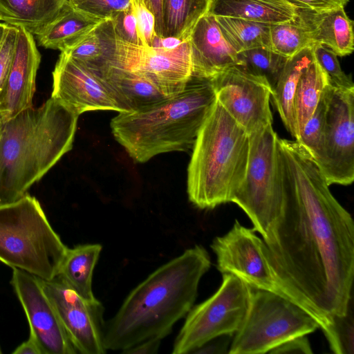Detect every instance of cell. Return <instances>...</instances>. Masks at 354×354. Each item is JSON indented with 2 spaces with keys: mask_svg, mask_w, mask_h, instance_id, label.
Segmentation results:
<instances>
[{
  "mask_svg": "<svg viewBox=\"0 0 354 354\" xmlns=\"http://www.w3.org/2000/svg\"><path fill=\"white\" fill-rule=\"evenodd\" d=\"M279 145L286 201L263 239L282 287L323 328L353 296L354 223L305 149L286 139Z\"/></svg>",
  "mask_w": 354,
  "mask_h": 354,
  "instance_id": "6da1fadb",
  "label": "cell"
},
{
  "mask_svg": "<svg viewBox=\"0 0 354 354\" xmlns=\"http://www.w3.org/2000/svg\"><path fill=\"white\" fill-rule=\"evenodd\" d=\"M210 266L207 251L197 245L151 273L105 324L106 351L123 352L146 339L168 335L194 306L200 281Z\"/></svg>",
  "mask_w": 354,
  "mask_h": 354,
  "instance_id": "7a4b0ae2",
  "label": "cell"
},
{
  "mask_svg": "<svg viewBox=\"0 0 354 354\" xmlns=\"http://www.w3.org/2000/svg\"><path fill=\"white\" fill-rule=\"evenodd\" d=\"M79 115L51 97L0 129V205L27 194L73 147Z\"/></svg>",
  "mask_w": 354,
  "mask_h": 354,
  "instance_id": "3957f363",
  "label": "cell"
},
{
  "mask_svg": "<svg viewBox=\"0 0 354 354\" xmlns=\"http://www.w3.org/2000/svg\"><path fill=\"white\" fill-rule=\"evenodd\" d=\"M216 100L209 80L192 77L180 93L136 111L119 112L112 133L135 161L192 149L201 127Z\"/></svg>",
  "mask_w": 354,
  "mask_h": 354,
  "instance_id": "277c9868",
  "label": "cell"
},
{
  "mask_svg": "<svg viewBox=\"0 0 354 354\" xmlns=\"http://www.w3.org/2000/svg\"><path fill=\"white\" fill-rule=\"evenodd\" d=\"M192 149L187 180L190 202L203 209L231 202L245 176L249 135L217 100Z\"/></svg>",
  "mask_w": 354,
  "mask_h": 354,
  "instance_id": "5b68a950",
  "label": "cell"
},
{
  "mask_svg": "<svg viewBox=\"0 0 354 354\" xmlns=\"http://www.w3.org/2000/svg\"><path fill=\"white\" fill-rule=\"evenodd\" d=\"M67 249L35 197L26 194L0 205L2 263L49 281L56 277Z\"/></svg>",
  "mask_w": 354,
  "mask_h": 354,
  "instance_id": "8992f818",
  "label": "cell"
},
{
  "mask_svg": "<svg viewBox=\"0 0 354 354\" xmlns=\"http://www.w3.org/2000/svg\"><path fill=\"white\" fill-rule=\"evenodd\" d=\"M248 135L250 149L245 176L231 202L245 212L252 229L263 239L284 207L285 168L279 138L272 124Z\"/></svg>",
  "mask_w": 354,
  "mask_h": 354,
  "instance_id": "52a82bcc",
  "label": "cell"
},
{
  "mask_svg": "<svg viewBox=\"0 0 354 354\" xmlns=\"http://www.w3.org/2000/svg\"><path fill=\"white\" fill-rule=\"evenodd\" d=\"M319 323L294 301L252 288L246 317L233 335L228 353L263 354L297 336L313 333Z\"/></svg>",
  "mask_w": 354,
  "mask_h": 354,
  "instance_id": "ba28073f",
  "label": "cell"
},
{
  "mask_svg": "<svg viewBox=\"0 0 354 354\" xmlns=\"http://www.w3.org/2000/svg\"><path fill=\"white\" fill-rule=\"evenodd\" d=\"M252 288L236 276L223 274L221 285L185 316L172 349L174 354L193 353L209 340L223 335H234L248 312Z\"/></svg>",
  "mask_w": 354,
  "mask_h": 354,
  "instance_id": "9c48e42d",
  "label": "cell"
},
{
  "mask_svg": "<svg viewBox=\"0 0 354 354\" xmlns=\"http://www.w3.org/2000/svg\"><path fill=\"white\" fill-rule=\"evenodd\" d=\"M326 124L321 156L315 162L328 185L354 180V88L327 84Z\"/></svg>",
  "mask_w": 354,
  "mask_h": 354,
  "instance_id": "30bf717a",
  "label": "cell"
},
{
  "mask_svg": "<svg viewBox=\"0 0 354 354\" xmlns=\"http://www.w3.org/2000/svg\"><path fill=\"white\" fill-rule=\"evenodd\" d=\"M211 248L222 274H234L252 288L270 291L294 301L275 275L263 239L253 229L235 221L228 232L213 240Z\"/></svg>",
  "mask_w": 354,
  "mask_h": 354,
  "instance_id": "8fae6325",
  "label": "cell"
},
{
  "mask_svg": "<svg viewBox=\"0 0 354 354\" xmlns=\"http://www.w3.org/2000/svg\"><path fill=\"white\" fill-rule=\"evenodd\" d=\"M209 80L216 100L248 134L272 124V88L264 77L234 65Z\"/></svg>",
  "mask_w": 354,
  "mask_h": 354,
  "instance_id": "7c38bea8",
  "label": "cell"
},
{
  "mask_svg": "<svg viewBox=\"0 0 354 354\" xmlns=\"http://www.w3.org/2000/svg\"><path fill=\"white\" fill-rule=\"evenodd\" d=\"M41 281L77 353H105L102 304L83 298L57 277Z\"/></svg>",
  "mask_w": 354,
  "mask_h": 354,
  "instance_id": "4fadbf2b",
  "label": "cell"
},
{
  "mask_svg": "<svg viewBox=\"0 0 354 354\" xmlns=\"http://www.w3.org/2000/svg\"><path fill=\"white\" fill-rule=\"evenodd\" d=\"M12 269L10 283L25 312L30 333L38 342L43 353H77L44 290L41 279L24 270Z\"/></svg>",
  "mask_w": 354,
  "mask_h": 354,
  "instance_id": "5bb4252c",
  "label": "cell"
},
{
  "mask_svg": "<svg viewBox=\"0 0 354 354\" xmlns=\"http://www.w3.org/2000/svg\"><path fill=\"white\" fill-rule=\"evenodd\" d=\"M51 97L80 115L96 110L120 112L100 80L86 67L64 53L53 71Z\"/></svg>",
  "mask_w": 354,
  "mask_h": 354,
  "instance_id": "9a60e30c",
  "label": "cell"
},
{
  "mask_svg": "<svg viewBox=\"0 0 354 354\" xmlns=\"http://www.w3.org/2000/svg\"><path fill=\"white\" fill-rule=\"evenodd\" d=\"M139 46L129 71L138 73L167 97L182 92L192 75L189 40L166 49Z\"/></svg>",
  "mask_w": 354,
  "mask_h": 354,
  "instance_id": "2e32d148",
  "label": "cell"
},
{
  "mask_svg": "<svg viewBox=\"0 0 354 354\" xmlns=\"http://www.w3.org/2000/svg\"><path fill=\"white\" fill-rule=\"evenodd\" d=\"M12 62L0 95V111L5 121L32 107L35 80L41 55L30 32L17 27Z\"/></svg>",
  "mask_w": 354,
  "mask_h": 354,
  "instance_id": "e0dca14e",
  "label": "cell"
},
{
  "mask_svg": "<svg viewBox=\"0 0 354 354\" xmlns=\"http://www.w3.org/2000/svg\"><path fill=\"white\" fill-rule=\"evenodd\" d=\"M192 77L211 80L227 68L241 65L238 53L223 37L215 17L207 13L189 37Z\"/></svg>",
  "mask_w": 354,
  "mask_h": 354,
  "instance_id": "ac0fdd59",
  "label": "cell"
},
{
  "mask_svg": "<svg viewBox=\"0 0 354 354\" xmlns=\"http://www.w3.org/2000/svg\"><path fill=\"white\" fill-rule=\"evenodd\" d=\"M95 75L115 100L120 112L136 111L169 97L142 75L127 69L107 65Z\"/></svg>",
  "mask_w": 354,
  "mask_h": 354,
  "instance_id": "d6986e66",
  "label": "cell"
},
{
  "mask_svg": "<svg viewBox=\"0 0 354 354\" xmlns=\"http://www.w3.org/2000/svg\"><path fill=\"white\" fill-rule=\"evenodd\" d=\"M297 16L315 44L324 45L340 57L353 51V21L344 6L324 10L297 8Z\"/></svg>",
  "mask_w": 354,
  "mask_h": 354,
  "instance_id": "ffe728a7",
  "label": "cell"
},
{
  "mask_svg": "<svg viewBox=\"0 0 354 354\" xmlns=\"http://www.w3.org/2000/svg\"><path fill=\"white\" fill-rule=\"evenodd\" d=\"M104 21L77 10L67 3L35 36L40 46L63 52L77 44Z\"/></svg>",
  "mask_w": 354,
  "mask_h": 354,
  "instance_id": "44dd1931",
  "label": "cell"
},
{
  "mask_svg": "<svg viewBox=\"0 0 354 354\" xmlns=\"http://www.w3.org/2000/svg\"><path fill=\"white\" fill-rule=\"evenodd\" d=\"M208 13L273 24L295 19L297 8L288 3L270 0H211Z\"/></svg>",
  "mask_w": 354,
  "mask_h": 354,
  "instance_id": "7402d4cb",
  "label": "cell"
},
{
  "mask_svg": "<svg viewBox=\"0 0 354 354\" xmlns=\"http://www.w3.org/2000/svg\"><path fill=\"white\" fill-rule=\"evenodd\" d=\"M312 48H306L288 58L271 95L283 125L295 140L298 138V132L294 113V95L302 72L314 59Z\"/></svg>",
  "mask_w": 354,
  "mask_h": 354,
  "instance_id": "603a6c76",
  "label": "cell"
},
{
  "mask_svg": "<svg viewBox=\"0 0 354 354\" xmlns=\"http://www.w3.org/2000/svg\"><path fill=\"white\" fill-rule=\"evenodd\" d=\"M102 249V245L97 243L68 248L56 277L83 298L97 300L92 289V279Z\"/></svg>",
  "mask_w": 354,
  "mask_h": 354,
  "instance_id": "cb8c5ba5",
  "label": "cell"
},
{
  "mask_svg": "<svg viewBox=\"0 0 354 354\" xmlns=\"http://www.w3.org/2000/svg\"><path fill=\"white\" fill-rule=\"evenodd\" d=\"M67 3L68 0H0L1 21L36 35Z\"/></svg>",
  "mask_w": 354,
  "mask_h": 354,
  "instance_id": "d4e9b609",
  "label": "cell"
},
{
  "mask_svg": "<svg viewBox=\"0 0 354 354\" xmlns=\"http://www.w3.org/2000/svg\"><path fill=\"white\" fill-rule=\"evenodd\" d=\"M115 37L111 20H105L77 44L62 53L95 75L112 62Z\"/></svg>",
  "mask_w": 354,
  "mask_h": 354,
  "instance_id": "484cf974",
  "label": "cell"
},
{
  "mask_svg": "<svg viewBox=\"0 0 354 354\" xmlns=\"http://www.w3.org/2000/svg\"><path fill=\"white\" fill-rule=\"evenodd\" d=\"M211 0H162L161 37L189 40L199 19L208 13ZM160 37V38H161Z\"/></svg>",
  "mask_w": 354,
  "mask_h": 354,
  "instance_id": "4316f807",
  "label": "cell"
},
{
  "mask_svg": "<svg viewBox=\"0 0 354 354\" xmlns=\"http://www.w3.org/2000/svg\"><path fill=\"white\" fill-rule=\"evenodd\" d=\"M328 84L327 75L314 57L302 72L294 95V113L298 137L315 111L324 88Z\"/></svg>",
  "mask_w": 354,
  "mask_h": 354,
  "instance_id": "83f0119b",
  "label": "cell"
},
{
  "mask_svg": "<svg viewBox=\"0 0 354 354\" xmlns=\"http://www.w3.org/2000/svg\"><path fill=\"white\" fill-rule=\"evenodd\" d=\"M214 17L223 37L237 53L256 48H270V24L232 17Z\"/></svg>",
  "mask_w": 354,
  "mask_h": 354,
  "instance_id": "f1b7e54d",
  "label": "cell"
},
{
  "mask_svg": "<svg viewBox=\"0 0 354 354\" xmlns=\"http://www.w3.org/2000/svg\"><path fill=\"white\" fill-rule=\"evenodd\" d=\"M315 45L298 16L290 21L270 24V48L289 58L306 48Z\"/></svg>",
  "mask_w": 354,
  "mask_h": 354,
  "instance_id": "f546056e",
  "label": "cell"
},
{
  "mask_svg": "<svg viewBox=\"0 0 354 354\" xmlns=\"http://www.w3.org/2000/svg\"><path fill=\"white\" fill-rule=\"evenodd\" d=\"M241 65L250 73L264 77L275 86L288 58L268 48H256L238 53Z\"/></svg>",
  "mask_w": 354,
  "mask_h": 354,
  "instance_id": "4dcf8cb0",
  "label": "cell"
},
{
  "mask_svg": "<svg viewBox=\"0 0 354 354\" xmlns=\"http://www.w3.org/2000/svg\"><path fill=\"white\" fill-rule=\"evenodd\" d=\"M353 306L352 296L346 314L333 317L330 322L322 328L331 351L335 354L354 353Z\"/></svg>",
  "mask_w": 354,
  "mask_h": 354,
  "instance_id": "1f68e13d",
  "label": "cell"
},
{
  "mask_svg": "<svg viewBox=\"0 0 354 354\" xmlns=\"http://www.w3.org/2000/svg\"><path fill=\"white\" fill-rule=\"evenodd\" d=\"M326 111V102L322 91L315 111L300 131L298 139L295 140L305 149L315 162L321 156L323 149Z\"/></svg>",
  "mask_w": 354,
  "mask_h": 354,
  "instance_id": "d6a6232c",
  "label": "cell"
},
{
  "mask_svg": "<svg viewBox=\"0 0 354 354\" xmlns=\"http://www.w3.org/2000/svg\"><path fill=\"white\" fill-rule=\"evenodd\" d=\"M312 48L315 59L327 75L331 86L342 88H354L350 77L342 71L337 55L332 50L319 44H315Z\"/></svg>",
  "mask_w": 354,
  "mask_h": 354,
  "instance_id": "836d02e7",
  "label": "cell"
},
{
  "mask_svg": "<svg viewBox=\"0 0 354 354\" xmlns=\"http://www.w3.org/2000/svg\"><path fill=\"white\" fill-rule=\"evenodd\" d=\"M73 8L95 17L112 19L131 6V0H68Z\"/></svg>",
  "mask_w": 354,
  "mask_h": 354,
  "instance_id": "e575fe53",
  "label": "cell"
},
{
  "mask_svg": "<svg viewBox=\"0 0 354 354\" xmlns=\"http://www.w3.org/2000/svg\"><path fill=\"white\" fill-rule=\"evenodd\" d=\"M111 20L115 33L120 39L136 46L145 47L140 37L131 6L118 13Z\"/></svg>",
  "mask_w": 354,
  "mask_h": 354,
  "instance_id": "d590c367",
  "label": "cell"
},
{
  "mask_svg": "<svg viewBox=\"0 0 354 354\" xmlns=\"http://www.w3.org/2000/svg\"><path fill=\"white\" fill-rule=\"evenodd\" d=\"M131 6L136 18L138 28L145 48H153L158 37L156 33L154 15L147 7L144 0H131Z\"/></svg>",
  "mask_w": 354,
  "mask_h": 354,
  "instance_id": "8d00e7d4",
  "label": "cell"
},
{
  "mask_svg": "<svg viewBox=\"0 0 354 354\" xmlns=\"http://www.w3.org/2000/svg\"><path fill=\"white\" fill-rule=\"evenodd\" d=\"M18 28L8 25L0 47V95L6 85L13 59Z\"/></svg>",
  "mask_w": 354,
  "mask_h": 354,
  "instance_id": "74e56055",
  "label": "cell"
},
{
  "mask_svg": "<svg viewBox=\"0 0 354 354\" xmlns=\"http://www.w3.org/2000/svg\"><path fill=\"white\" fill-rule=\"evenodd\" d=\"M270 354H312L313 351L306 335L295 337L276 346Z\"/></svg>",
  "mask_w": 354,
  "mask_h": 354,
  "instance_id": "f35d334b",
  "label": "cell"
},
{
  "mask_svg": "<svg viewBox=\"0 0 354 354\" xmlns=\"http://www.w3.org/2000/svg\"><path fill=\"white\" fill-rule=\"evenodd\" d=\"M288 3L297 8L324 10L345 6L348 0H270Z\"/></svg>",
  "mask_w": 354,
  "mask_h": 354,
  "instance_id": "ab89813d",
  "label": "cell"
},
{
  "mask_svg": "<svg viewBox=\"0 0 354 354\" xmlns=\"http://www.w3.org/2000/svg\"><path fill=\"white\" fill-rule=\"evenodd\" d=\"M232 337V335H223L216 337L206 342L193 353L223 354L228 353L227 349L230 348Z\"/></svg>",
  "mask_w": 354,
  "mask_h": 354,
  "instance_id": "60d3db41",
  "label": "cell"
},
{
  "mask_svg": "<svg viewBox=\"0 0 354 354\" xmlns=\"http://www.w3.org/2000/svg\"><path fill=\"white\" fill-rule=\"evenodd\" d=\"M160 339L151 338L141 342L130 348L123 351L124 353H157L158 348L161 342Z\"/></svg>",
  "mask_w": 354,
  "mask_h": 354,
  "instance_id": "b9f144b4",
  "label": "cell"
},
{
  "mask_svg": "<svg viewBox=\"0 0 354 354\" xmlns=\"http://www.w3.org/2000/svg\"><path fill=\"white\" fill-rule=\"evenodd\" d=\"M14 354H44L32 334L30 333L28 339L22 342L12 352Z\"/></svg>",
  "mask_w": 354,
  "mask_h": 354,
  "instance_id": "7bdbcfd3",
  "label": "cell"
},
{
  "mask_svg": "<svg viewBox=\"0 0 354 354\" xmlns=\"http://www.w3.org/2000/svg\"><path fill=\"white\" fill-rule=\"evenodd\" d=\"M147 7L154 15L156 19V33L160 38L161 27V3L162 0H144Z\"/></svg>",
  "mask_w": 354,
  "mask_h": 354,
  "instance_id": "ee69618b",
  "label": "cell"
},
{
  "mask_svg": "<svg viewBox=\"0 0 354 354\" xmlns=\"http://www.w3.org/2000/svg\"><path fill=\"white\" fill-rule=\"evenodd\" d=\"M8 24L0 22V47L6 34Z\"/></svg>",
  "mask_w": 354,
  "mask_h": 354,
  "instance_id": "f6af8a7d",
  "label": "cell"
},
{
  "mask_svg": "<svg viewBox=\"0 0 354 354\" xmlns=\"http://www.w3.org/2000/svg\"><path fill=\"white\" fill-rule=\"evenodd\" d=\"M5 122V120H3V116H2V114H1V111H0V129H1L2 125H3V122Z\"/></svg>",
  "mask_w": 354,
  "mask_h": 354,
  "instance_id": "bcb514c9",
  "label": "cell"
},
{
  "mask_svg": "<svg viewBox=\"0 0 354 354\" xmlns=\"http://www.w3.org/2000/svg\"><path fill=\"white\" fill-rule=\"evenodd\" d=\"M2 353V351H1V346H0V353Z\"/></svg>",
  "mask_w": 354,
  "mask_h": 354,
  "instance_id": "7dc6e473",
  "label": "cell"
},
{
  "mask_svg": "<svg viewBox=\"0 0 354 354\" xmlns=\"http://www.w3.org/2000/svg\"><path fill=\"white\" fill-rule=\"evenodd\" d=\"M0 21H1V14H0Z\"/></svg>",
  "mask_w": 354,
  "mask_h": 354,
  "instance_id": "c3c4849f",
  "label": "cell"
}]
</instances>
